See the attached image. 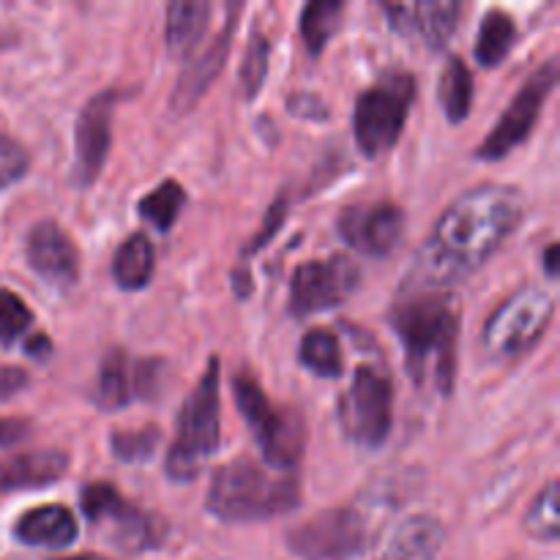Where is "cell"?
I'll return each instance as SVG.
<instances>
[{"mask_svg": "<svg viewBox=\"0 0 560 560\" xmlns=\"http://www.w3.org/2000/svg\"><path fill=\"white\" fill-rule=\"evenodd\" d=\"M446 528L430 514H413L394 528L377 560H441Z\"/></svg>", "mask_w": 560, "mask_h": 560, "instance_id": "20", "label": "cell"}, {"mask_svg": "<svg viewBox=\"0 0 560 560\" xmlns=\"http://www.w3.org/2000/svg\"><path fill=\"white\" fill-rule=\"evenodd\" d=\"M153 271H156V249H153L151 238L142 233L129 235L113 257L115 284L120 290L135 293V290H142L151 284Z\"/></svg>", "mask_w": 560, "mask_h": 560, "instance_id": "23", "label": "cell"}, {"mask_svg": "<svg viewBox=\"0 0 560 560\" xmlns=\"http://www.w3.org/2000/svg\"><path fill=\"white\" fill-rule=\"evenodd\" d=\"M69 457L63 452H31L0 463V492L49 487L66 476Z\"/></svg>", "mask_w": 560, "mask_h": 560, "instance_id": "21", "label": "cell"}, {"mask_svg": "<svg viewBox=\"0 0 560 560\" xmlns=\"http://www.w3.org/2000/svg\"><path fill=\"white\" fill-rule=\"evenodd\" d=\"M556 315V301L541 288H523L506 304L498 306L485 326L487 353L501 361H514L530 353L545 337Z\"/></svg>", "mask_w": 560, "mask_h": 560, "instance_id": "7", "label": "cell"}, {"mask_svg": "<svg viewBox=\"0 0 560 560\" xmlns=\"http://www.w3.org/2000/svg\"><path fill=\"white\" fill-rule=\"evenodd\" d=\"M345 435L364 448L386 446L394 424V386L386 372L359 366L348 394L339 402Z\"/></svg>", "mask_w": 560, "mask_h": 560, "instance_id": "9", "label": "cell"}, {"mask_svg": "<svg viewBox=\"0 0 560 560\" xmlns=\"http://www.w3.org/2000/svg\"><path fill=\"white\" fill-rule=\"evenodd\" d=\"M284 217H288V200H282V197H279V200L271 206V211L266 213V222H262L260 233H257L255 238H252V244L246 246V255H255V252H260L268 241H273V235L282 230Z\"/></svg>", "mask_w": 560, "mask_h": 560, "instance_id": "34", "label": "cell"}, {"mask_svg": "<svg viewBox=\"0 0 560 560\" xmlns=\"http://www.w3.org/2000/svg\"><path fill=\"white\" fill-rule=\"evenodd\" d=\"M370 530L359 509H328L288 530V547L301 560H353L366 550Z\"/></svg>", "mask_w": 560, "mask_h": 560, "instance_id": "11", "label": "cell"}, {"mask_svg": "<svg viewBox=\"0 0 560 560\" xmlns=\"http://www.w3.org/2000/svg\"><path fill=\"white\" fill-rule=\"evenodd\" d=\"M345 3L342 0H312L301 11V38H304V47L312 58L323 55V49L328 47L334 36H337L339 25H342Z\"/></svg>", "mask_w": 560, "mask_h": 560, "instance_id": "25", "label": "cell"}, {"mask_svg": "<svg viewBox=\"0 0 560 560\" xmlns=\"http://www.w3.org/2000/svg\"><path fill=\"white\" fill-rule=\"evenodd\" d=\"M211 5L206 0H175L164 14V44L175 58H186L195 52L200 38L206 36Z\"/></svg>", "mask_w": 560, "mask_h": 560, "instance_id": "22", "label": "cell"}, {"mask_svg": "<svg viewBox=\"0 0 560 560\" xmlns=\"http://www.w3.org/2000/svg\"><path fill=\"white\" fill-rule=\"evenodd\" d=\"M339 233L366 257H386L405 235V211L392 200L355 202L339 213Z\"/></svg>", "mask_w": 560, "mask_h": 560, "instance_id": "14", "label": "cell"}, {"mask_svg": "<svg viewBox=\"0 0 560 560\" xmlns=\"http://www.w3.org/2000/svg\"><path fill=\"white\" fill-rule=\"evenodd\" d=\"M405 350V366L419 388L448 397L457 383L459 301L452 290H399L388 315Z\"/></svg>", "mask_w": 560, "mask_h": 560, "instance_id": "2", "label": "cell"}, {"mask_svg": "<svg viewBox=\"0 0 560 560\" xmlns=\"http://www.w3.org/2000/svg\"><path fill=\"white\" fill-rule=\"evenodd\" d=\"M58 560H104V558L91 556V552H85V556H71V558H58Z\"/></svg>", "mask_w": 560, "mask_h": 560, "instance_id": "39", "label": "cell"}, {"mask_svg": "<svg viewBox=\"0 0 560 560\" xmlns=\"http://www.w3.org/2000/svg\"><path fill=\"white\" fill-rule=\"evenodd\" d=\"M162 443L159 427H140V430H115L109 438V448L120 463H148Z\"/></svg>", "mask_w": 560, "mask_h": 560, "instance_id": "29", "label": "cell"}, {"mask_svg": "<svg viewBox=\"0 0 560 560\" xmlns=\"http://www.w3.org/2000/svg\"><path fill=\"white\" fill-rule=\"evenodd\" d=\"M219 372L222 364L211 359L206 364L200 383L195 392L186 397L178 416V430L164 459V474L175 485L195 481L206 470L213 454L219 452V438H222V394H219Z\"/></svg>", "mask_w": 560, "mask_h": 560, "instance_id": "4", "label": "cell"}, {"mask_svg": "<svg viewBox=\"0 0 560 560\" xmlns=\"http://www.w3.org/2000/svg\"><path fill=\"white\" fill-rule=\"evenodd\" d=\"M438 98H441L443 115L448 124H463L474 107V74L463 58H452L443 69L438 82Z\"/></svg>", "mask_w": 560, "mask_h": 560, "instance_id": "26", "label": "cell"}, {"mask_svg": "<svg viewBox=\"0 0 560 560\" xmlns=\"http://www.w3.org/2000/svg\"><path fill=\"white\" fill-rule=\"evenodd\" d=\"M22 388H27V372H22L20 366H3L0 370V402L16 397Z\"/></svg>", "mask_w": 560, "mask_h": 560, "instance_id": "35", "label": "cell"}, {"mask_svg": "<svg viewBox=\"0 0 560 560\" xmlns=\"http://www.w3.org/2000/svg\"><path fill=\"white\" fill-rule=\"evenodd\" d=\"M517 42V22L501 9L487 11L476 36V60L485 69H498Z\"/></svg>", "mask_w": 560, "mask_h": 560, "instance_id": "24", "label": "cell"}, {"mask_svg": "<svg viewBox=\"0 0 560 560\" xmlns=\"http://www.w3.org/2000/svg\"><path fill=\"white\" fill-rule=\"evenodd\" d=\"M184 206H186L184 186H180L178 180H164V184H159L156 189L148 191V195L142 197L137 211H140V217L145 219L151 228H156L159 233H170L175 219H178L180 211H184Z\"/></svg>", "mask_w": 560, "mask_h": 560, "instance_id": "28", "label": "cell"}, {"mask_svg": "<svg viewBox=\"0 0 560 560\" xmlns=\"http://www.w3.org/2000/svg\"><path fill=\"white\" fill-rule=\"evenodd\" d=\"M31 170V156L14 137L0 131V189H9L16 180L25 178Z\"/></svg>", "mask_w": 560, "mask_h": 560, "instance_id": "33", "label": "cell"}, {"mask_svg": "<svg viewBox=\"0 0 560 560\" xmlns=\"http://www.w3.org/2000/svg\"><path fill=\"white\" fill-rule=\"evenodd\" d=\"M361 282V271L350 257H331V260H310L295 268L290 282L288 310L293 317H312L317 312H328L342 306L355 293Z\"/></svg>", "mask_w": 560, "mask_h": 560, "instance_id": "12", "label": "cell"}, {"mask_svg": "<svg viewBox=\"0 0 560 560\" xmlns=\"http://www.w3.org/2000/svg\"><path fill=\"white\" fill-rule=\"evenodd\" d=\"M416 98V80L408 71H388L355 98L353 131L355 145L366 159L392 151L402 137Z\"/></svg>", "mask_w": 560, "mask_h": 560, "instance_id": "6", "label": "cell"}, {"mask_svg": "<svg viewBox=\"0 0 560 560\" xmlns=\"http://www.w3.org/2000/svg\"><path fill=\"white\" fill-rule=\"evenodd\" d=\"M33 326V312L11 290L0 288V345H14Z\"/></svg>", "mask_w": 560, "mask_h": 560, "instance_id": "32", "label": "cell"}, {"mask_svg": "<svg viewBox=\"0 0 560 560\" xmlns=\"http://www.w3.org/2000/svg\"><path fill=\"white\" fill-rule=\"evenodd\" d=\"M162 377V361L156 359H131L126 350H109L102 361L93 383L91 399L98 410L126 408L135 399H151Z\"/></svg>", "mask_w": 560, "mask_h": 560, "instance_id": "13", "label": "cell"}, {"mask_svg": "<svg viewBox=\"0 0 560 560\" xmlns=\"http://www.w3.org/2000/svg\"><path fill=\"white\" fill-rule=\"evenodd\" d=\"M31 435V421L25 419H0V448L14 446Z\"/></svg>", "mask_w": 560, "mask_h": 560, "instance_id": "36", "label": "cell"}, {"mask_svg": "<svg viewBox=\"0 0 560 560\" xmlns=\"http://www.w3.org/2000/svg\"><path fill=\"white\" fill-rule=\"evenodd\" d=\"M244 5L235 3L228 5V20H224V27L219 31V36L213 38V44H208L195 60L184 69V74L178 77V85L173 91V109L175 113H189L195 109V104L200 102L208 93V88L217 82V77L222 74L224 63H228L230 44H233L235 22H238V14Z\"/></svg>", "mask_w": 560, "mask_h": 560, "instance_id": "18", "label": "cell"}, {"mask_svg": "<svg viewBox=\"0 0 560 560\" xmlns=\"http://www.w3.org/2000/svg\"><path fill=\"white\" fill-rule=\"evenodd\" d=\"M27 266L52 290H71L80 279V252L60 224L38 222L25 241Z\"/></svg>", "mask_w": 560, "mask_h": 560, "instance_id": "16", "label": "cell"}, {"mask_svg": "<svg viewBox=\"0 0 560 560\" xmlns=\"http://www.w3.org/2000/svg\"><path fill=\"white\" fill-rule=\"evenodd\" d=\"M118 93L104 91L93 96L82 107L77 118V159H74V180L80 186H91L102 175L107 164L109 145H113V115L118 104Z\"/></svg>", "mask_w": 560, "mask_h": 560, "instance_id": "15", "label": "cell"}, {"mask_svg": "<svg viewBox=\"0 0 560 560\" xmlns=\"http://www.w3.org/2000/svg\"><path fill=\"white\" fill-rule=\"evenodd\" d=\"M525 528L534 539L539 541H558L560 536V520H558V481H547L545 490L530 506L528 517H525Z\"/></svg>", "mask_w": 560, "mask_h": 560, "instance_id": "30", "label": "cell"}, {"mask_svg": "<svg viewBox=\"0 0 560 560\" xmlns=\"http://www.w3.org/2000/svg\"><path fill=\"white\" fill-rule=\"evenodd\" d=\"M49 350H52V345L47 337H36L27 342V355H33V359H47Z\"/></svg>", "mask_w": 560, "mask_h": 560, "instance_id": "37", "label": "cell"}, {"mask_svg": "<svg viewBox=\"0 0 560 560\" xmlns=\"http://www.w3.org/2000/svg\"><path fill=\"white\" fill-rule=\"evenodd\" d=\"M523 219L525 200L514 186L485 184L465 191L438 219L405 284L424 290L457 288L485 268Z\"/></svg>", "mask_w": 560, "mask_h": 560, "instance_id": "1", "label": "cell"}, {"mask_svg": "<svg viewBox=\"0 0 560 560\" xmlns=\"http://www.w3.org/2000/svg\"><path fill=\"white\" fill-rule=\"evenodd\" d=\"M301 485L290 474H271L255 459H233L213 474L206 506L222 523H260L299 506Z\"/></svg>", "mask_w": 560, "mask_h": 560, "instance_id": "3", "label": "cell"}, {"mask_svg": "<svg viewBox=\"0 0 560 560\" xmlns=\"http://www.w3.org/2000/svg\"><path fill=\"white\" fill-rule=\"evenodd\" d=\"M397 33L421 38L430 49H443L457 33L465 5L459 0H419V3H383Z\"/></svg>", "mask_w": 560, "mask_h": 560, "instance_id": "17", "label": "cell"}, {"mask_svg": "<svg viewBox=\"0 0 560 560\" xmlns=\"http://www.w3.org/2000/svg\"><path fill=\"white\" fill-rule=\"evenodd\" d=\"M558 85V60H547L545 66L534 71L528 80L523 82L517 96L509 102V107L503 109L501 120L490 129V135L485 137V142L479 145L476 156L481 162H501L517 145H523L525 140L534 131L536 120L541 118V109H545L547 98L556 91Z\"/></svg>", "mask_w": 560, "mask_h": 560, "instance_id": "10", "label": "cell"}, {"mask_svg": "<svg viewBox=\"0 0 560 560\" xmlns=\"http://www.w3.org/2000/svg\"><path fill=\"white\" fill-rule=\"evenodd\" d=\"M80 536V525L71 509L60 503L31 509L22 514L14 525V539L27 547H42V550H66Z\"/></svg>", "mask_w": 560, "mask_h": 560, "instance_id": "19", "label": "cell"}, {"mask_svg": "<svg viewBox=\"0 0 560 560\" xmlns=\"http://www.w3.org/2000/svg\"><path fill=\"white\" fill-rule=\"evenodd\" d=\"M268 60H271V42H268V36L252 33L244 66H241V88H244L246 98H255L260 93L268 74Z\"/></svg>", "mask_w": 560, "mask_h": 560, "instance_id": "31", "label": "cell"}, {"mask_svg": "<svg viewBox=\"0 0 560 560\" xmlns=\"http://www.w3.org/2000/svg\"><path fill=\"white\" fill-rule=\"evenodd\" d=\"M299 361L317 377H342V345L328 328H312L304 334L299 348Z\"/></svg>", "mask_w": 560, "mask_h": 560, "instance_id": "27", "label": "cell"}, {"mask_svg": "<svg viewBox=\"0 0 560 560\" xmlns=\"http://www.w3.org/2000/svg\"><path fill=\"white\" fill-rule=\"evenodd\" d=\"M82 514L88 523L102 525L107 530L109 541L126 552H145L156 550L167 536V528L151 512H142L135 503L126 501L113 485L96 481L88 485L80 495Z\"/></svg>", "mask_w": 560, "mask_h": 560, "instance_id": "8", "label": "cell"}, {"mask_svg": "<svg viewBox=\"0 0 560 560\" xmlns=\"http://www.w3.org/2000/svg\"><path fill=\"white\" fill-rule=\"evenodd\" d=\"M545 271L550 279L558 277V244H550L545 249Z\"/></svg>", "mask_w": 560, "mask_h": 560, "instance_id": "38", "label": "cell"}, {"mask_svg": "<svg viewBox=\"0 0 560 560\" xmlns=\"http://www.w3.org/2000/svg\"><path fill=\"white\" fill-rule=\"evenodd\" d=\"M233 394L241 416L249 424V430L255 432V441L266 463L271 468L284 470V474L299 468L306 446V427L301 413L277 408L266 397L260 381L249 372H238L233 377Z\"/></svg>", "mask_w": 560, "mask_h": 560, "instance_id": "5", "label": "cell"}]
</instances>
